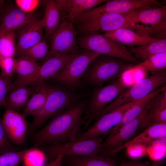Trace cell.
I'll return each mask as SVG.
<instances>
[{"mask_svg":"<svg viewBox=\"0 0 166 166\" xmlns=\"http://www.w3.org/2000/svg\"><path fill=\"white\" fill-rule=\"evenodd\" d=\"M86 107L85 102L77 101L53 117L34 135L35 145L65 143L76 140L82 116Z\"/></svg>","mask_w":166,"mask_h":166,"instance_id":"cell-1","label":"cell"},{"mask_svg":"<svg viewBox=\"0 0 166 166\" xmlns=\"http://www.w3.org/2000/svg\"><path fill=\"white\" fill-rule=\"evenodd\" d=\"M136 65L120 58L100 54L90 62L81 78L86 84L101 87Z\"/></svg>","mask_w":166,"mask_h":166,"instance_id":"cell-2","label":"cell"},{"mask_svg":"<svg viewBox=\"0 0 166 166\" xmlns=\"http://www.w3.org/2000/svg\"><path fill=\"white\" fill-rule=\"evenodd\" d=\"M166 83L165 70L154 72L151 76L128 86L112 102L95 115L93 117L97 118L121 105L141 100Z\"/></svg>","mask_w":166,"mask_h":166,"instance_id":"cell-3","label":"cell"},{"mask_svg":"<svg viewBox=\"0 0 166 166\" xmlns=\"http://www.w3.org/2000/svg\"><path fill=\"white\" fill-rule=\"evenodd\" d=\"M76 41L83 49L120 58L136 65L141 62L130 53L124 45L98 32L81 35L77 37Z\"/></svg>","mask_w":166,"mask_h":166,"instance_id":"cell-4","label":"cell"},{"mask_svg":"<svg viewBox=\"0 0 166 166\" xmlns=\"http://www.w3.org/2000/svg\"><path fill=\"white\" fill-rule=\"evenodd\" d=\"M79 98L78 95L71 91L52 87L44 106L33 115L34 119L28 128L29 132L34 131L48 119L63 111L78 101Z\"/></svg>","mask_w":166,"mask_h":166,"instance_id":"cell-5","label":"cell"},{"mask_svg":"<svg viewBox=\"0 0 166 166\" xmlns=\"http://www.w3.org/2000/svg\"><path fill=\"white\" fill-rule=\"evenodd\" d=\"M100 53L84 49L77 53L65 66L49 79L73 92L81 87V79L90 62Z\"/></svg>","mask_w":166,"mask_h":166,"instance_id":"cell-6","label":"cell"},{"mask_svg":"<svg viewBox=\"0 0 166 166\" xmlns=\"http://www.w3.org/2000/svg\"><path fill=\"white\" fill-rule=\"evenodd\" d=\"M136 10L123 14L109 13L100 15L77 23L76 31L78 34L83 35L99 30L109 31L121 28L135 30L136 24L134 18Z\"/></svg>","mask_w":166,"mask_h":166,"instance_id":"cell-7","label":"cell"},{"mask_svg":"<svg viewBox=\"0 0 166 166\" xmlns=\"http://www.w3.org/2000/svg\"><path fill=\"white\" fill-rule=\"evenodd\" d=\"M102 141L101 137L82 140L77 138L73 141L51 145L45 149L50 161L59 154L64 156H94L103 152L101 148Z\"/></svg>","mask_w":166,"mask_h":166,"instance_id":"cell-8","label":"cell"},{"mask_svg":"<svg viewBox=\"0 0 166 166\" xmlns=\"http://www.w3.org/2000/svg\"><path fill=\"white\" fill-rule=\"evenodd\" d=\"M77 34L73 24L62 20L57 28L50 35V46L45 61L54 57L80 51L81 48L76 41Z\"/></svg>","mask_w":166,"mask_h":166,"instance_id":"cell-9","label":"cell"},{"mask_svg":"<svg viewBox=\"0 0 166 166\" xmlns=\"http://www.w3.org/2000/svg\"><path fill=\"white\" fill-rule=\"evenodd\" d=\"M165 2L155 0H110L87 10L86 14L88 18L91 19L107 13L123 14L140 9L160 7L165 5Z\"/></svg>","mask_w":166,"mask_h":166,"instance_id":"cell-10","label":"cell"},{"mask_svg":"<svg viewBox=\"0 0 166 166\" xmlns=\"http://www.w3.org/2000/svg\"><path fill=\"white\" fill-rule=\"evenodd\" d=\"M128 87L121 76L106 86L95 89L86 108V117L89 119L87 123L95 115L112 102Z\"/></svg>","mask_w":166,"mask_h":166,"instance_id":"cell-11","label":"cell"},{"mask_svg":"<svg viewBox=\"0 0 166 166\" xmlns=\"http://www.w3.org/2000/svg\"><path fill=\"white\" fill-rule=\"evenodd\" d=\"M138 101L121 105L97 118V121L78 139L82 140L96 138L109 132L121 122L127 111Z\"/></svg>","mask_w":166,"mask_h":166,"instance_id":"cell-12","label":"cell"},{"mask_svg":"<svg viewBox=\"0 0 166 166\" xmlns=\"http://www.w3.org/2000/svg\"><path fill=\"white\" fill-rule=\"evenodd\" d=\"M76 53L58 56L46 60L40 65L34 76L25 81L13 82L12 87L21 85H35L49 79L61 70Z\"/></svg>","mask_w":166,"mask_h":166,"instance_id":"cell-13","label":"cell"},{"mask_svg":"<svg viewBox=\"0 0 166 166\" xmlns=\"http://www.w3.org/2000/svg\"><path fill=\"white\" fill-rule=\"evenodd\" d=\"M1 121L10 142L15 144L22 145L28 130L27 122L22 114L6 108Z\"/></svg>","mask_w":166,"mask_h":166,"instance_id":"cell-14","label":"cell"},{"mask_svg":"<svg viewBox=\"0 0 166 166\" xmlns=\"http://www.w3.org/2000/svg\"><path fill=\"white\" fill-rule=\"evenodd\" d=\"M153 99L144 111L135 119L123 124L117 130L110 133L101 144L105 152L110 151L121 146L129 140L139 128L141 121L151 105Z\"/></svg>","mask_w":166,"mask_h":166,"instance_id":"cell-15","label":"cell"},{"mask_svg":"<svg viewBox=\"0 0 166 166\" xmlns=\"http://www.w3.org/2000/svg\"><path fill=\"white\" fill-rule=\"evenodd\" d=\"M44 26L43 18H37L18 29L16 55L19 57L27 49L42 39Z\"/></svg>","mask_w":166,"mask_h":166,"instance_id":"cell-16","label":"cell"},{"mask_svg":"<svg viewBox=\"0 0 166 166\" xmlns=\"http://www.w3.org/2000/svg\"><path fill=\"white\" fill-rule=\"evenodd\" d=\"M0 1V35L18 30L37 18L35 14L25 13L18 8L4 7Z\"/></svg>","mask_w":166,"mask_h":166,"instance_id":"cell-17","label":"cell"},{"mask_svg":"<svg viewBox=\"0 0 166 166\" xmlns=\"http://www.w3.org/2000/svg\"><path fill=\"white\" fill-rule=\"evenodd\" d=\"M135 23L141 22L151 25L148 30L151 34H160L166 31V6L136 10Z\"/></svg>","mask_w":166,"mask_h":166,"instance_id":"cell-18","label":"cell"},{"mask_svg":"<svg viewBox=\"0 0 166 166\" xmlns=\"http://www.w3.org/2000/svg\"><path fill=\"white\" fill-rule=\"evenodd\" d=\"M141 133L121 146L113 150L104 152L103 155L112 156L121 150L132 145L150 143L166 137V122L151 124Z\"/></svg>","mask_w":166,"mask_h":166,"instance_id":"cell-19","label":"cell"},{"mask_svg":"<svg viewBox=\"0 0 166 166\" xmlns=\"http://www.w3.org/2000/svg\"><path fill=\"white\" fill-rule=\"evenodd\" d=\"M109 0H56L61 20L73 24L80 14Z\"/></svg>","mask_w":166,"mask_h":166,"instance_id":"cell-20","label":"cell"},{"mask_svg":"<svg viewBox=\"0 0 166 166\" xmlns=\"http://www.w3.org/2000/svg\"><path fill=\"white\" fill-rule=\"evenodd\" d=\"M166 122V85L162 86L160 92L153 101L143 118L140 127L142 129L153 124Z\"/></svg>","mask_w":166,"mask_h":166,"instance_id":"cell-21","label":"cell"},{"mask_svg":"<svg viewBox=\"0 0 166 166\" xmlns=\"http://www.w3.org/2000/svg\"><path fill=\"white\" fill-rule=\"evenodd\" d=\"M104 35L124 45L131 47L143 45L156 38L149 36L142 35L128 28H121L106 32Z\"/></svg>","mask_w":166,"mask_h":166,"instance_id":"cell-22","label":"cell"},{"mask_svg":"<svg viewBox=\"0 0 166 166\" xmlns=\"http://www.w3.org/2000/svg\"><path fill=\"white\" fill-rule=\"evenodd\" d=\"M34 86V92L25 106L22 113L25 118L30 115L33 116L42 108L52 88V86L48 85L44 82Z\"/></svg>","mask_w":166,"mask_h":166,"instance_id":"cell-23","label":"cell"},{"mask_svg":"<svg viewBox=\"0 0 166 166\" xmlns=\"http://www.w3.org/2000/svg\"><path fill=\"white\" fill-rule=\"evenodd\" d=\"M34 89V86L21 85L9 90L4 100L3 106L18 112L26 105Z\"/></svg>","mask_w":166,"mask_h":166,"instance_id":"cell-24","label":"cell"},{"mask_svg":"<svg viewBox=\"0 0 166 166\" xmlns=\"http://www.w3.org/2000/svg\"><path fill=\"white\" fill-rule=\"evenodd\" d=\"M62 164L66 166H117L112 156L98 155L89 156H63Z\"/></svg>","mask_w":166,"mask_h":166,"instance_id":"cell-25","label":"cell"},{"mask_svg":"<svg viewBox=\"0 0 166 166\" xmlns=\"http://www.w3.org/2000/svg\"><path fill=\"white\" fill-rule=\"evenodd\" d=\"M128 51L137 60L143 61L151 55L166 52V38H156L136 48L131 47Z\"/></svg>","mask_w":166,"mask_h":166,"instance_id":"cell-26","label":"cell"},{"mask_svg":"<svg viewBox=\"0 0 166 166\" xmlns=\"http://www.w3.org/2000/svg\"><path fill=\"white\" fill-rule=\"evenodd\" d=\"M162 87V86L154 90L128 109L125 113L121 122L109 131V133L115 132L123 124L139 116L145 109L153 97L160 92Z\"/></svg>","mask_w":166,"mask_h":166,"instance_id":"cell-27","label":"cell"},{"mask_svg":"<svg viewBox=\"0 0 166 166\" xmlns=\"http://www.w3.org/2000/svg\"><path fill=\"white\" fill-rule=\"evenodd\" d=\"M45 9L43 18L46 37L51 34L60 24V13L59 6L55 0L46 1Z\"/></svg>","mask_w":166,"mask_h":166,"instance_id":"cell-28","label":"cell"},{"mask_svg":"<svg viewBox=\"0 0 166 166\" xmlns=\"http://www.w3.org/2000/svg\"><path fill=\"white\" fill-rule=\"evenodd\" d=\"M40 65L36 61L25 57L15 58L14 73L17 74L14 81L18 82L29 79L37 72Z\"/></svg>","mask_w":166,"mask_h":166,"instance_id":"cell-29","label":"cell"},{"mask_svg":"<svg viewBox=\"0 0 166 166\" xmlns=\"http://www.w3.org/2000/svg\"><path fill=\"white\" fill-rule=\"evenodd\" d=\"M166 52L159 53L147 58L129 71L140 70L156 72L165 70Z\"/></svg>","mask_w":166,"mask_h":166,"instance_id":"cell-30","label":"cell"},{"mask_svg":"<svg viewBox=\"0 0 166 166\" xmlns=\"http://www.w3.org/2000/svg\"><path fill=\"white\" fill-rule=\"evenodd\" d=\"M16 38L15 31L0 35V60L6 57H14L16 55Z\"/></svg>","mask_w":166,"mask_h":166,"instance_id":"cell-31","label":"cell"},{"mask_svg":"<svg viewBox=\"0 0 166 166\" xmlns=\"http://www.w3.org/2000/svg\"><path fill=\"white\" fill-rule=\"evenodd\" d=\"M35 148L8 152L0 155V166H19L28 154Z\"/></svg>","mask_w":166,"mask_h":166,"instance_id":"cell-32","label":"cell"},{"mask_svg":"<svg viewBox=\"0 0 166 166\" xmlns=\"http://www.w3.org/2000/svg\"><path fill=\"white\" fill-rule=\"evenodd\" d=\"M49 49V46L45 38L27 49L19 57H26L37 62L45 59Z\"/></svg>","mask_w":166,"mask_h":166,"instance_id":"cell-33","label":"cell"},{"mask_svg":"<svg viewBox=\"0 0 166 166\" xmlns=\"http://www.w3.org/2000/svg\"><path fill=\"white\" fill-rule=\"evenodd\" d=\"M16 151H17L16 148L8 138L0 119V155Z\"/></svg>","mask_w":166,"mask_h":166,"instance_id":"cell-34","label":"cell"},{"mask_svg":"<svg viewBox=\"0 0 166 166\" xmlns=\"http://www.w3.org/2000/svg\"><path fill=\"white\" fill-rule=\"evenodd\" d=\"M41 1L38 0H16L18 8L22 11L28 13H33L39 6Z\"/></svg>","mask_w":166,"mask_h":166,"instance_id":"cell-35","label":"cell"},{"mask_svg":"<svg viewBox=\"0 0 166 166\" xmlns=\"http://www.w3.org/2000/svg\"><path fill=\"white\" fill-rule=\"evenodd\" d=\"M15 62L14 57H8L0 60V71L5 76L11 77L14 73Z\"/></svg>","mask_w":166,"mask_h":166,"instance_id":"cell-36","label":"cell"},{"mask_svg":"<svg viewBox=\"0 0 166 166\" xmlns=\"http://www.w3.org/2000/svg\"><path fill=\"white\" fill-rule=\"evenodd\" d=\"M12 83L11 77L4 76L0 71V108L3 106L5 99Z\"/></svg>","mask_w":166,"mask_h":166,"instance_id":"cell-37","label":"cell"},{"mask_svg":"<svg viewBox=\"0 0 166 166\" xmlns=\"http://www.w3.org/2000/svg\"><path fill=\"white\" fill-rule=\"evenodd\" d=\"M166 162L164 159H161L150 164L147 162H139L138 161H130L123 162L121 163L119 166H161Z\"/></svg>","mask_w":166,"mask_h":166,"instance_id":"cell-38","label":"cell"},{"mask_svg":"<svg viewBox=\"0 0 166 166\" xmlns=\"http://www.w3.org/2000/svg\"><path fill=\"white\" fill-rule=\"evenodd\" d=\"M63 156L62 154H59L49 162L42 166H63L62 160Z\"/></svg>","mask_w":166,"mask_h":166,"instance_id":"cell-39","label":"cell"},{"mask_svg":"<svg viewBox=\"0 0 166 166\" xmlns=\"http://www.w3.org/2000/svg\"><path fill=\"white\" fill-rule=\"evenodd\" d=\"M63 166H65V165H64V166H63Z\"/></svg>","mask_w":166,"mask_h":166,"instance_id":"cell-40","label":"cell"}]
</instances>
